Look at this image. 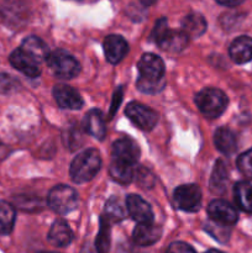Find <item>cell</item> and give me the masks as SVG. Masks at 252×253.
<instances>
[{"label":"cell","mask_w":252,"mask_h":253,"mask_svg":"<svg viewBox=\"0 0 252 253\" xmlns=\"http://www.w3.org/2000/svg\"><path fill=\"white\" fill-rule=\"evenodd\" d=\"M205 253H224V252L219 251V250H209V251L205 252Z\"/></svg>","instance_id":"8d00e7d4"},{"label":"cell","mask_w":252,"mask_h":253,"mask_svg":"<svg viewBox=\"0 0 252 253\" xmlns=\"http://www.w3.org/2000/svg\"><path fill=\"white\" fill-rule=\"evenodd\" d=\"M237 168L247 179H252V148L241 153L237 158Z\"/></svg>","instance_id":"f546056e"},{"label":"cell","mask_w":252,"mask_h":253,"mask_svg":"<svg viewBox=\"0 0 252 253\" xmlns=\"http://www.w3.org/2000/svg\"><path fill=\"white\" fill-rule=\"evenodd\" d=\"M15 224V209L11 204L0 200V235L12 231Z\"/></svg>","instance_id":"4316f807"},{"label":"cell","mask_w":252,"mask_h":253,"mask_svg":"<svg viewBox=\"0 0 252 253\" xmlns=\"http://www.w3.org/2000/svg\"><path fill=\"white\" fill-rule=\"evenodd\" d=\"M126 209L128 215L138 224L141 222H153V211L150 204L136 194H130L126 198Z\"/></svg>","instance_id":"4fadbf2b"},{"label":"cell","mask_w":252,"mask_h":253,"mask_svg":"<svg viewBox=\"0 0 252 253\" xmlns=\"http://www.w3.org/2000/svg\"><path fill=\"white\" fill-rule=\"evenodd\" d=\"M227 182V169L222 161H217L212 169L211 178H210V188L212 192L221 193L225 189Z\"/></svg>","instance_id":"83f0119b"},{"label":"cell","mask_w":252,"mask_h":253,"mask_svg":"<svg viewBox=\"0 0 252 253\" xmlns=\"http://www.w3.org/2000/svg\"><path fill=\"white\" fill-rule=\"evenodd\" d=\"M137 177H140L138 178V182H140L141 179H143V182L141 183V184L143 185V188H150L151 185L153 184V182H155V178H153V175L151 174L147 169L138 170Z\"/></svg>","instance_id":"d6a6232c"},{"label":"cell","mask_w":252,"mask_h":253,"mask_svg":"<svg viewBox=\"0 0 252 253\" xmlns=\"http://www.w3.org/2000/svg\"><path fill=\"white\" fill-rule=\"evenodd\" d=\"M121 98H123V89L119 88L118 90L115 91V95H114V101H113V104H111V110H110V114H109V118L110 119L113 118L114 113L118 110V106H119V104H120Z\"/></svg>","instance_id":"836d02e7"},{"label":"cell","mask_w":252,"mask_h":253,"mask_svg":"<svg viewBox=\"0 0 252 253\" xmlns=\"http://www.w3.org/2000/svg\"><path fill=\"white\" fill-rule=\"evenodd\" d=\"M39 253H57V252H39Z\"/></svg>","instance_id":"74e56055"},{"label":"cell","mask_w":252,"mask_h":253,"mask_svg":"<svg viewBox=\"0 0 252 253\" xmlns=\"http://www.w3.org/2000/svg\"><path fill=\"white\" fill-rule=\"evenodd\" d=\"M21 49L24 52H26L30 57H32L37 63L42 61H47L49 53H51L48 49V46L37 36L26 37L22 41Z\"/></svg>","instance_id":"ffe728a7"},{"label":"cell","mask_w":252,"mask_h":253,"mask_svg":"<svg viewBox=\"0 0 252 253\" xmlns=\"http://www.w3.org/2000/svg\"><path fill=\"white\" fill-rule=\"evenodd\" d=\"M166 253H197L195 250L192 246H189L185 242H173L168 246V249L166 250Z\"/></svg>","instance_id":"1f68e13d"},{"label":"cell","mask_w":252,"mask_h":253,"mask_svg":"<svg viewBox=\"0 0 252 253\" xmlns=\"http://www.w3.org/2000/svg\"><path fill=\"white\" fill-rule=\"evenodd\" d=\"M162 236V229L153 222H141L135 227L132 234L133 242L141 247L156 244Z\"/></svg>","instance_id":"5bb4252c"},{"label":"cell","mask_w":252,"mask_h":253,"mask_svg":"<svg viewBox=\"0 0 252 253\" xmlns=\"http://www.w3.org/2000/svg\"><path fill=\"white\" fill-rule=\"evenodd\" d=\"M215 1L219 2L220 5H224V6L234 7V6H237V5L242 4L245 0H215Z\"/></svg>","instance_id":"e575fe53"},{"label":"cell","mask_w":252,"mask_h":253,"mask_svg":"<svg viewBox=\"0 0 252 253\" xmlns=\"http://www.w3.org/2000/svg\"><path fill=\"white\" fill-rule=\"evenodd\" d=\"M208 214H209L211 221L225 225V226L235 225L239 219L236 209L230 203L221 199L212 200L210 203L209 207H208Z\"/></svg>","instance_id":"30bf717a"},{"label":"cell","mask_w":252,"mask_h":253,"mask_svg":"<svg viewBox=\"0 0 252 253\" xmlns=\"http://www.w3.org/2000/svg\"><path fill=\"white\" fill-rule=\"evenodd\" d=\"M49 208L59 215H66L73 211L78 204V194L68 185L59 184L52 188L47 197Z\"/></svg>","instance_id":"8992f818"},{"label":"cell","mask_w":252,"mask_h":253,"mask_svg":"<svg viewBox=\"0 0 252 253\" xmlns=\"http://www.w3.org/2000/svg\"><path fill=\"white\" fill-rule=\"evenodd\" d=\"M178 209L187 212H195L202 207V190L197 184H184L173 193Z\"/></svg>","instance_id":"52a82bcc"},{"label":"cell","mask_w":252,"mask_h":253,"mask_svg":"<svg viewBox=\"0 0 252 253\" xmlns=\"http://www.w3.org/2000/svg\"><path fill=\"white\" fill-rule=\"evenodd\" d=\"M110 175L114 180L121 184H128L133 179V166L126 165V163L119 162V161H111L110 165Z\"/></svg>","instance_id":"cb8c5ba5"},{"label":"cell","mask_w":252,"mask_h":253,"mask_svg":"<svg viewBox=\"0 0 252 253\" xmlns=\"http://www.w3.org/2000/svg\"><path fill=\"white\" fill-rule=\"evenodd\" d=\"M138 72L140 76L137 79L138 90L147 94H155L162 90L165 86V64L158 56L153 53H146L138 61Z\"/></svg>","instance_id":"6da1fadb"},{"label":"cell","mask_w":252,"mask_h":253,"mask_svg":"<svg viewBox=\"0 0 252 253\" xmlns=\"http://www.w3.org/2000/svg\"><path fill=\"white\" fill-rule=\"evenodd\" d=\"M73 240V232L64 220H56L48 232V241L53 246L66 247Z\"/></svg>","instance_id":"d6986e66"},{"label":"cell","mask_w":252,"mask_h":253,"mask_svg":"<svg viewBox=\"0 0 252 253\" xmlns=\"http://www.w3.org/2000/svg\"><path fill=\"white\" fill-rule=\"evenodd\" d=\"M151 39L155 40L161 49L169 53H178L183 51L188 46V41H189L188 36L182 30L168 29L166 17H161L156 22Z\"/></svg>","instance_id":"7a4b0ae2"},{"label":"cell","mask_w":252,"mask_h":253,"mask_svg":"<svg viewBox=\"0 0 252 253\" xmlns=\"http://www.w3.org/2000/svg\"><path fill=\"white\" fill-rule=\"evenodd\" d=\"M104 53L110 63L116 64L126 56L128 51L127 42L119 35H109L104 40Z\"/></svg>","instance_id":"9a60e30c"},{"label":"cell","mask_w":252,"mask_h":253,"mask_svg":"<svg viewBox=\"0 0 252 253\" xmlns=\"http://www.w3.org/2000/svg\"><path fill=\"white\" fill-rule=\"evenodd\" d=\"M214 143L217 150L224 155L230 156L236 151L237 141L235 133L227 127H219L214 133Z\"/></svg>","instance_id":"7402d4cb"},{"label":"cell","mask_w":252,"mask_h":253,"mask_svg":"<svg viewBox=\"0 0 252 253\" xmlns=\"http://www.w3.org/2000/svg\"><path fill=\"white\" fill-rule=\"evenodd\" d=\"M126 211H127V209H126V207H124L123 202L118 197H111L106 202L103 215L110 222H119L125 219Z\"/></svg>","instance_id":"484cf974"},{"label":"cell","mask_w":252,"mask_h":253,"mask_svg":"<svg viewBox=\"0 0 252 253\" xmlns=\"http://www.w3.org/2000/svg\"><path fill=\"white\" fill-rule=\"evenodd\" d=\"M205 229H207V231L209 232L212 237L219 240L220 242H226L227 240H229V236H230L229 226L217 224V222L211 221V220H210L209 222L205 224Z\"/></svg>","instance_id":"f1b7e54d"},{"label":"cell","mask_w":252,"mask_h":253,"mask_svg":"<svg viewBox=\"0 0 252 253\" xmlns=\"http://www.w3.org/2000/svg\"><path fill=\"white\" fill-rule=\"evenodd\" d=\"M125 114L138 128L145 131L152 130L158 121L155 110L140 103H130L125 109Z\"/></svg>","instance_id":"9c48e42d"},{"label":"cell","mask_w":252,"mask_h":253,"mask_svg":"<svg viewBox=\"0 0 252 253\" xmlns=\"http://www.w3.org/2000/svg\"><path fill=\"white\" fill-rule=\"evenodd\" d=\"M47 64L54 76L62 79H72L81 72L79 62L64 49H56L51 52L47 58Z\"/></svg>","instance_id":"5b68a950"},{"label":"cell","mask_w":252,"mask_h":253,"mask_svg":"<svg viewBox=\"0 0 252 253\" xmlns=\"http://www.w3.org/2000/svg\"><path fill=\"white\" fill-rule=\"evenodd\" d=\"M140 147L128 137L120 138L113 145V160L133 166L140 157Z\"/></svg>","instance_id":"8fae6325"},{"label":"cell","mask_w":252,"mask_h":253,"mask_svg":"<svg viewBox=\"0 0 252 253\" xmlns=\"http://www.w3.org/2000/svg\"><path fill=\"white\" fill-rule=\"evenodd\" d=\"M10 63L15 69H17L30 78H36L41 73L37 62L32 57H30L26 52L22 51L21 48L15 49L10 54Z\"/></svg>","instance_id":"2e32d148"},{"label":"cell","mask_w":252,"mask_h":253,"mask_svg":"<svg viewBox=\"0 0 252 253\" xmlns=\"http://www.w3.org/2000/svg\"><path fill=\"white\" fill-rule=\"evenodd\" d=\"M100 166L101 158L99 152L94 148H89L74 158L69 168V174L73 182L82 184L93 179L100 169Z\"/></svg>","instance_id":"3957f363"},{"label":"cell","mask_w":252,"mask_h":253,"mask_svg":"<svg viewBox=\"0 0 252 253\" xmlns=\"http://www.w3.org/2000/svg\"><path fill=\"white\" fill-rule=\"evenodd\" d=\"M141 4L145 5V6H151V5H153L156 2V0H140Z\"/></svg>","instance_id":"d590c367"},{"label":"cell","mask_w":252,"mask_h":253,"mask_svg":"<svg viewBox=\"0 0 252 253\" xmlns=\"http://www.w3.org/2000/svg\"><path fill=\"white\" fill-rule=\"evenodd\" d=\"M84 130L98 140H103L105 137V119L100 110L91 109L86 113L85 118H84Z\"/></svg>","instance_id":"ac0fdd59"},{"label":"cell","mask_w":252,"mask_h":253,"mask_svg":"<svg viewBox=\"0 0 252 253\" xmlns=\"http://www.w3.org/2000/svg\"><path fill=\"white\" fill-rule=\"evenodd\" d=\"M17 85V82L9 74H0V93L6 94L14 90Z\"/></svg>","instance_id":"4dcf8cb0"},{"label":"cell","mask_w":252,"mask_h":253,"mask_svg":"<svg viewBox=\"0 0 252 253\" xmlns=\"http://www.w3.org/2000/svg\"><path fill=\"white\" fill-rule=\"evenodd\" d=\"M53 96L59 108L78 110L83 106V99L78 91L66 84H58L53 88Z\"/></svg>","instance_id":"7c38bea8"},{"label":"cell","mask_w":252,"mask_h":253,"mask_svg":"<svg viewBox=\"0 0 252 253\" xmlns=\"http://www.w3.org/2000/svg\"><path fill=\"white\" fill-rule=\"evenodd\" d=\"M230 57L237 64L247 63L252 59V39L249 36H240L232 41L229 48Z\"/></svg>","instance_id":"e0dca14e"},{"label":"cell","mask_w":252,"mask_h":253,"mask_svg":"<svg viewBox=\"0 0 252 253\" xmlns=\"http://www.w3.org/2000/svg\"><path fill=\"white\" fill-rule=\"evenodd\" d=\"M111 222L104 215L100 216V227H99L98 236L95 240V249L98 253H109L110 251V239H111Z\"/></svg>","instance_id":"d4e9b609"},{"label":"cell","mask_w":252,"mask_h":253,"mask_svg":"<svg viewBox=\"0 0 252 253\" xmlns=\"http://www.w3.org/2000/svg\"><path fill=\"white\" fill-rule=\"evenodd\" d=\"M235 202L245 212L252 214V184L249 182L236 183L234 188Z\"/></svg>","instance_id":"603a6c76"},{"label":"cell","mask_w":252,"mask_h":253,"mask_svg":"<svg viewBox=\"0 0 252 253\" xmlns=\"http://www.w3.org/2000/svg\"><path fill=\"white\" fill-rule=\"evenodd\" d=\"M182 31L188 39H197L207 31V20L202 14L192 12L182 20Z\"/></svg>","instance_id":"44dd1931"},{"label":"cell","mask_w":252,"mask_h":253,"mask_svg":"<svg viewBox=\"0 0 252 253\" xmlns=\"http://www.w3.org/2000/svg\"><path fill=\"white\" fill-rule=\"evenodd\" d=\"M227 96L224 91L216 88H205L195 96V104L203 115L209 119H216L227 106Z\"/></svg>","instance_id":"277c9868"},{"label":"cell","mask_w":252,"mask_h":253,"mask_svg":"<svg viewBox=\"0 0 252 253\" xmlns=\"http://www.w3.org/2000/svg\"><path fill=\"white\" fill-rule=\"evenodd\" d=\"M1 19L10 27L22 26L29 19V7L22 0H5L0 9Z\"/></svg>","instance_id":"ba28073f"}]
</instances>
